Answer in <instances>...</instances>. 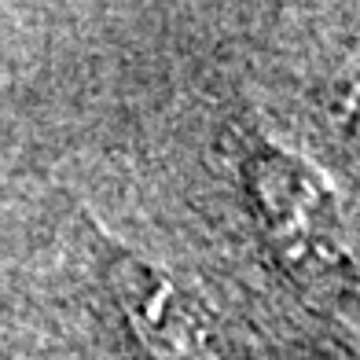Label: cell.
<instances>
[{
	"label": "cell",
	"mask_w": 360,
	"mask_h": 360,
	"mask_svg": "<svg viewBox=\"0 0 360 360\" xmlns=\"http://www.w3.org/2000/svg\"><path fill=\"white\" fill-rule=\"evenodd\" d=\"M250 184L257 191L261 210H265L280 247L287 250L290 272L298 276V283H309L316 276L313 254H309L313 239L323 254L346 261L338 243L323 239V228L335 232L331 199H327V188H320V180L305 166H298L294 158H283L276 151H265L261 162L257 158L250 162Z\"/></svg>",
	"instance_id": "cell-2"
},
{
	"label": "cell",
	"mask_w": 360,
	"mask_h": 360,
	"mask_svg": "<svg viewBox=\"0 0 360 360\" xmlns=\"http://www.w3.org/2000/svg\"><path fill=\"white\" fill-rule=\"evenodd\" d=\"M103 265L147 360H221L217 331L191 290L114 243L103 250Z\"/></svg>",
	"instance_id": "cell-1"
}]
</instances>
